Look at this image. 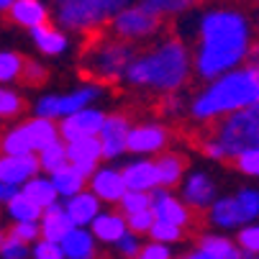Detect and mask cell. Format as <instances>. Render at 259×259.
<instances>
[{"label":"cell","mask_w":259,"mask_h":259,"mask_svg":"<svg viewBox=\"0 0 259 259\" xmlns=\"http://www.w3.org/2000/svg\"><path fill=\"white\" fill-rule=\"evenodd\" d=\"M193 75L203 82L249 64L251 49L256 47L254 21L244 8L231 3H215L200 11L193 26Z\"/></svg>","instance_id":"obj_1"},{"label":"cell","mask_w":259,"mask_h":259,"mask_svg":"<svg viewBox=\"0 0 259 259\" xmlns=\"http://www.w3.org/2000/svg\"><path fill=\"white\" fill-rule=\"evenodd\" d=\"M190 80H193L190 47L177 36H167V39L154 41L149 49L136 52L123 77V82H128L131 88L159 93L162 98L182 93Z\"/></svg>","instance_id":"obj_2"},{"label":"cell","mask_w":259,"mask_h":259,"mask_svg":"<svg viewBox=\"0 0 259 259\" xmlns=\"http://www.w3.org/2000/svg\"><path fill=\"white\" fill-rule=\"evenodd\" d=\"M254 103H259V75L254 64H244L205 82L190 98L188 116L198 123H215Z\"/></svg>","instance_id":"obj_3"},{"label":"cell","mask_w":259,"mask_h":259,"mask_svg":"<svg viewBox=\"0 0 259 259\" xmlns=\"http://www.w3.org/2000/svg\"><path fill=\"white\" fill-rule=\"evenodd\" d=\"M134 57H136V47L116 39V36H110L103 28L88 39L80 54V69L90 82H98L105 88L126 77V69L134 62Z\"/></svg>","instance_id":"obj_4"},{"label":"cell","mask_w":259,"mask_h":259,"mask_svg":"<svg viewBox=\"0 0 259 259\" xmlns=\"http://www.w3.org/2000/svg\"><path fill=\"white\" fill-rule=\"evenodd\" d=\"M136 0H72V3L52 8V18L64 33L93 36L108 26V21Z\"/></svg>","instance_id":"obj_5"},{"label":"cell","mask_w":259,"mask_h":259,"mask_svg":"<svg viewBox=\"0 0 259 259\" xmlns=\"http://www.w3.org/2000/svg\"><path fill=\"white\" fill-rule=\"evenodd\" d=\"M213 139L224 146L229 159L244 152H259V103L215 121Z\"/></svg>","instance_id":"obj_6"},{"label":"cell","mask_w":259,"mask_h":259,"mask_svg":"<svg viewBox=\"0 0 259 259\" xmlns=\"http://www.w3.org/2000/svg\"><path fill=\"white\" fill-rule=\"evenodd\" d=\"M103 98V85L98 82H80L77 88H72L69 93H47L33 103V113L36 118H47V121H62L77 110L93 108Z\"/></svg>","instance_id":"obj_7"},{"label":"cell","mask_w":259,"mask_h":259,"mask_svg":"<svg viewBox=\"0 0 259 259\" xmlns=\"http://www.w3.org/2000/svg\"><path fill=\"white\" fill-rule=\"evenodd\" d=\"M105 31L110 36H116V39L136 47L139 41L154 39V36L162 31V21L154 13H149L144 6L134 3V6L123 8L121 13H116L113 18H110L108 26H105Z\"/></svg>","instance_id":"obj_8"},{"label":"cell","mask_w":259,"mask_h":259,"mask_svg":"<svg viewBox=\"0 0 259 259\" xmlns=\"http://www.w3.org/2000/svg\"><path fill=\"white\" fill-rule=\"evenodd\" d=\"M169 128L159 121H144V123H131L128 131V141H126V152L152 159L159 157L162 152H167L169 146Z\"/></svg>","instance_id":"obj_9"},{"label":"cell","mask_w":259,"mask_h":259,"mask_svg":"<svg viewBox=\"0 0 259 259\" xmlns=\"http://www.w3.org/2000/svg\"><path fill=\"white\" fill-rule=\"evenodd\" d=\"M131 131V118L126 113H105V121L98 131V144H100V154L103 162H113L126 154V141Z\"/></svg>","instance_id":"obj_10"},{"label":"cell","mask_w":259,"mask_h":259,"mask_svg":"<svg viewBox=\"0 0 259 259\" xmlns=\"http://www.w3.org/2000/svg\"><path fill=\"white\" fill-rule=\"evenodd\" d=\"M218 198V185L205 169H188L180 182V200L190 210H208Z\"/></svg>","instance_id":"obj_11"},{"label":"cell","mask_w":259,"mask_h":259,"mask_svg":"<svg viewBox=\"0 0 259 259\" xmlns=\"http://www.w3.org/2000/svg\"><path fill=\"white\" fill-rule=\"evenodd\" d=\"M105 121V110L93 105V108H85V110H77L62 121H57V128H59V139L64 144H72V141H80V139H95L100 126Z\"/></svg>","instance_id":"obj_12"},{"label":"cell","mask_w":259,"mask_h":259,"mask_svg":"<svg viewBox=\"0 0 259 259\" xmlns=\"http://www.w3.org/2000/svg\"><path fill=\"white\" fill-rule=\"evenodd\" d=\"M152 198V213H154V221H162V224H172L177 229H188L190 221H193V213L190 208L180 200V195H175L172 190H164V188H157L149 193Z\"/></svg>","instance_id":"obj_13"},{"label":"cell","mask_w":259,"mask_h":259,"mask_svg":"<svg viewBox=\"0 0 259 259\" xmlns=\"http://www.w3.org/2000/svg\"><path fill=\"white\" fill-rule=\"evenodd\" d=\"M88 190L103 203L108 205H118V200L123 198L126 193V185H123V177H121V167H113V164H100L90 177H88Z\"/></svg>","instance_id":"obj_14"},{"label":"cell","mask_w":259,"mask_h":259,"mask_svg":"<svg viewBox=\"0 0 259 259\" xmlns=\"http://www.w3.org/2000/svg\"><path fill=\"white\" fill-rule=\"evenodd\" d=\"M39 175V162H36V154L28 157H8L0 154V182L8 185V188L21 190L23 185Z\"/></svg>","instance_id":"obj_15"},{"label":"cell","mask_w":259,"mask_h":259,"mask_svg":"<svg viewBox=\"0 0 259 259\" xmlns=\"http://www.w3.org/2000/svg\"><path fill=\"white\" fill-rule=\"evenodd\" d=\"M121 177H123L126 190H134V193H152V190L159 188L157 169H154V159L136 157V159L126 162V164L121 167Z\"/></svg>","instance_id":"obj_16"},{"label":"cell","mask_w":259,"mask_h":259,"mask_svg":"<svg viewBox=\"0 0 259 259\" xmlns=\"http://www.w3.org/2000/svg\"><path fill=\"white\" fill-rule=\"evenodd\" d=\"M208 215V224L215 229H224V231H239L241 226H246L249 221L244 215V210L239 208L234 195H224V198H215L213 205L205 210Z\"/></svg>","instance_id":"obj_17"},{"label":"cell","mask_w":259,"mask_h":259,"mask_svg":"<svg viewBox=\"0 0 259 259\" xmlns=\"http://www.w3.org/2000/svg\"><path fill=\"white\" fill-rule=\"evenodd\" d=\"M8 18L21 26V28H39L52 23V6L44 0H13V6L8 8Z\"/></svg>","instance_id":"obj_18"},{"label":"cell","mask_w":259,"mask_h":259,"mask_svg":"<svg viewBox=\"0 0 259 259\" xmlns=\"http://www.w3.org/2000/svg\"><path fill=\"white\" fill-rule=\"evenodd\" d=\"M67 164L75 167L82 177H90L103 164L98 139H80V141L67 144Z\"/></svg>","instance_id":"obj_19"},{"label":"cell","mask_w":259,"mask_h":259,"mask_svg":"<svg viewBox=\"0 0 259 259\" xmlns=\"http://www.w3.org/2000/svg\"><path fill=\"white\" fill-rule=\"evenodd\" d=\"M62 208H64L67 218L72 221V226H75V229H88L93 221H95V215L103 210L100 200H98L88 188L80 190L77 195H72V198L62 200Z\"/></svg>","instance_id":"obj_20"},{"label":"cell","mask_w":259,"mask_h":259,"mask_svg":"<svg viewBox=\"0 0 259 259\" xmlns=\"http://www.w3.org/2000/svg\"><path fill=\"white\" fill-rule=\"evenodd\" d=\"M31 33V44L39 49V54L44 57H62L69 52L72 41H69V33H64L59 26L54 23H47V26H39L28 31Z\"/></svg>","instance_id":"obj_21"},{"label":"cell","mask_w":259,"mask_h":259,"mask_svg":"<svg viewBox=\"0 0 259 259\" xmlns=\"http://www.w3.org/2000/svg\"><path fill=\"white\" fill-rule=\"evenodd\" d=\"M88 229H90V234H93L95 241H100V244H113V246L128 234L126 218H123L118 210H100Z\"/></svg>","instance_id":"obj_22"},{"label":"cell","mask_w":259,"mask_h":259,"mask_svg":"<svg viewBox=\"0 0 259 259\" xmlns=\"http://www.w3.org/2000/svg\"><path fill=\"white\" fill-rule=\"evenodd\" d=\"M154 169H157V182L159 188L172 190L182 182L185 172H188V162L177 152H162L159 157H154Z\"/></svg>","instance_id":"obj_23"},{"label":"cell","mask_w":259,"mask_h":259,"mask_svg":"<svg viewBox=\"0 0 259 259\" xmlns=\"http://www.w3.org/2000/svg\"><path fill=\"white\" fill-rule=\"evenodd\" d=\"M72 229H75V226H72V221L67 218L62 203H54L52 208L41 210V218H39V234H41V239L59 244Z\"/></svg>","instance_id":"obj_24"},{"label":"cell","mask_w":259,"mask_h":259,"mask_svg":"<svg viewBox=\"0 0 259 259\" xmlns=\"http://www.w3.org/2000/svg\"><path fill=\"white\" fill-rule=\"evenodd\" d=\"M59 249L64 259H95L98 256V241L93 239L90 229H72L59 241Z\"/></svg>","instance_id":"obj_25"},{"label":"cell","mask_w":259,"mask_h":259,"mask_svg":"<svg viewBox=\"0 0 259 259\" xmlns=\"http://www.w3.org/2000/svg\"><path fill=\"white\" fill-rule=\"evenodd\" d=\"M26 139H28V146H31V152H41L44 146H49L52 141L59 139V128H57V121H47V118H28L21 123Z\"/></svg>","instance_id":"obj_26"},{"label":"cell","mask_w":259,"mask_h":259,"mask_svg":"<svg viewBox=\"0 0 259 259\" xmlns=\"http://www.w3.org/2000/svg\"><path fill=\"white\" fill-rule=\"evenodd\" d=\"M47 177H49V182L54 185V193H57L59 200H67V198L77 195L80 190L88 188V177H82L75 167H69V164L54 169V172L47 175Z\"/></svg>","instance_id":"obj_27"},{"label":"cell","mask_w":259,"mask_h":259,"mask_svg":"<svg viewBox=\"0 0 259 259\" xmlns=\"http://www.w3.org/2000/svg\"><path fill=\"white\" fill-rule=\"evenodd\" d=\"M21 195H26L39 210H47V208H52L54 203H59V198H57V193H54V185L49 182L47 175L31 177L23 188H21Z\"/></svg>","instance_id":"obj_28"},{"label":"cell","mask_w":259,"mask_h":259,"mask_svg":"<svg viewBox=\"0 0 259 259\" xmlns=\"http://www.w3.org/2000/svg\"><path fill=\"white\" fill-rule=\"evenodd\" d=\"M136 3L144 6L149 13H154L159 21H164V18L188 16L195 6L203 3V0H136Z\"/></svg>","instance_id":"obj_29"},{"label":"cell","mask_w":259,"mask_h":259,"mask_svg":"<svg viewBox=\"0 0 259 259\" xmlns=\"http://www.w3.org/2000/svg\"><path fill=\"white\" fill-rule=\"evenodd\" d=\"M198 249L205 251V254H210L213 259H244V254L239 251V246L229 236H221V234H205V236H200Z\"/></svg>","instance_id":"obj_30"},{"label":"cell","mask_w":259,"mask_h":259,"mask_svg":"<svg viewBox=\"0 0 259 259\" xmlns=\"http://www.w3.org/2000/svg\"><path fill=\"white\" fill-rule=\"evenodd\" d=\"M6 210H8V218L13 224H39V218H41V210L26 195H21V190L6 203Z\"/></svg>","instance_id":"obj_31"},{"label":"cell","mask_w":259,"mask_h":259,"mask_svg":"<svg viewBox=\"0 0 259 259\" xmlns=\"http://www.w3.org/2000/svg\"><path fill=\"white\" fill-rule=\"evenodd\" d=\"M36 162H39V172L52 175L54 169L67 164V144L62 139L52 141L49 146H44L41 152H36Z\"/></svg>","instance_id":"obj_32"},{"label":"cell","mask_w":259,"mask_h":259,"mask_svg":"<svg viewBox=\"0 0 259 259\" xmlns=\"http://www.w3.org/2000/svg\"><path fill=\"white\" fill-rule=\"evenodd\" d=\"M23 64H26V59L18 52H11V49L0 52V85L6 88V85L18 82L21 72H23Z\"/></svg>","instance_id":"obj_33"},{"label":"cell","mask_w":259,"mask_h":259,"mask_svg":"<svg viewBox=\"0 0 259 259\" xmlns=\"http://www.w3.org/2000/svg\"><path fill=\"white\" fill-rule=\"evenodd\" d=\"M239 251L244 256H259V221H254V224H246L236 231V241Z\"/></svg>","instance_id":"obj_34"},{"label":"cell","mask_w":259,"mask_h":259,"mask_svg":"<svg viewBox=\"0 0 259 259\" xmlns=\"http://www.w3.org/2000/svg\"><path fill=\"white\" fill-rule=\"evenodd\" d=\"M23 108H26V103H23L21 93H16L13 88H3V85H0V118H3V121L16 118V116L23 113Z\"/></svg>","instance_id":"obj_35"},{"label":"cell","mask_w":259,"mask_h":259,"mask_svg":"<svg viewBox=\"0 0 259 259\" xmlns=\"http://www.w3.org/2000/svg\"><path fill=\"white\" fill-rule=\"evenodd\" d=\"M239 208L244 210L246 221L249 224H254V221H259V188H239L234 193Z\"/></svg>","instance_id":"obj_36"},{"label":"cell","mask_w":259,"mask_h":259,"mask_svg":"<svg viewBox=\"0 0 259 259\" xmlns=\"http://www.w3.org/2000/svg\"><path fill=\"white\" fill-rule=\"evenodd\" d=\"M118 205H121V215H134V213H141V210H152V198H149V193L126 190L123 198L118 200Z\"/></svg>","instance_id":"obj_37"},{"label":"cell","mask_w":259,"mask_h":259,"mask_svg":"<svg viewBox=\"0 0 259 259\" xmlns=\"http://www.w3.org/2000/svg\"><path fill=\"white\" fill-rule=\"evenodd\" d=\"M149 236H152V241H157V244L172 246V244L182 241L185 229H177V226H172V224H162V221H154V226L149 229Z\"/></svg>","instance_id":"obj_38"},{"label":"cell","mask_w":259,"mask_h":259,"mask_svg":"<svg viewBox=\"0 0 259 259\" xmlns=\"http://www.w3.org/2000/svg\"><path fill=\"white\" fill-rule=\"evenodd\" d=\"M21 80L31 88H39L49 80V67H44L41 62H33V59H26L23 64V72H21Z\"/></svg>","instance_id":"obj_39"},{"label":"cell","mask_w":259,"mask_h":259,"mask_svg":"<svg viewBox=\"0 0 259 259\" xmlns=\"http://www.w3.org/2000/svg\"><path fill=\"white\" fill-rule=\"evenodd\" d=\"M126 218V229L134 236H149V229L154 226V213L152 210H141L134 215H123Z\"/></svg>","instance_id":"obj_40"},{"label":"cell","mask_w":259,"mask_h":259,"mask_svg":"<svg viewBox=\"0 0 259 259\" xmlns=\"http://www.w3.org/2000/svg\"><path fill=\"white\" fill-rule=\"evenodd\" d=\"M188 103H190V98H185L182 93L164 95V98H162V113H164V116H172V118L188 116Z\"/></svg>","instance_id":"obj_41"},{"label":"cell","mask_w":259,"mask_h":259,"mask_svg":"<svg viewBox=\"0 0 259 259\" xmlns=\"http://www.w3.org/2000/svg\"><path fill=\"white\" fill-rule=\"evenodd\" d=\"M8 236L11 239H16V241H21V244H36L41 239V234H39V224H13L11 229H8Z\"/></svg>","instance_id":"obj_42"},{"label":"cell","mask_w":259,"mask_h":259,"mask_svg":"<svg viewBox=\"0 0 259 259\" xmlns=\"http://www.w3.org/2000/svg\"><path fill=\"white\" fill-rule=\"evenodd\" d=\"M234 164L241 175L246 177H259V152H244L239 157H234Z\"/></svg>","instance_id":"obj_43"},{"label":"cell","mask_w":259,"mask_h":259,"mask_svg":"<svg viewBox=\"0 0 259 259\" xmlns=\"http://www.w3.org/2000/svg\"><path fill=\"white\" fill-rule=\"evenodd\" d=\"M31 256H33V259H64V254H62L59 244H54V241H47V239H39V241L33 244V249H31Z\"/></svg>","instance_id":"obj_44"},{"label":"cell","mask_w":259,"mask_h":259,"mask_svg":"<svg viewBox=\"0 0 259 259\" xmlns=\"http://www.w3.org/2000/svg\"><path fill=\"white\" fill-rule=\"evenodd\" d=\"M134 259H172V249L164 244H157V241H146V244H141V249Z\"/></svg>","instance_id":"obj_45"},{"label":"cell","mask_w":259,"mask_h":259,"mask_svg":"<svg viewBox=\"0 0 259 259\" xmlns=\"http://www.w3.org/2000/svg\"><path fill=\"white\" fill-rule=\"evenodd\" d=\"M28 254H31L28 246L16 241V239H11V236H6V241L0 244V256L3 259H28Z\"/></svg>","instance_id":"obj_46"},{"label":"cell","mask_w":259,"mask_h":259,"mask_svg":"<svg viewBox=\"0 0 259 259\" xmlns=\"http://www.w3.org/2000/svg\"><path fill=\"white\" fill-rule=\"evenodd\" d=\"M200 149H203V154H205L208 159H213V162H229V157H226V152H224V146H221L213 136L203 139Z\"/></svg>","instance_id":"obj_47"},{"label":"cell","mask_w":259,"mask_h":259,"mask_svg":"<svg viewBox=\"0 0 259 259\" xmlns=\"http://www.w3.org/2000/svg\"><path fill=\"white\" fill-rule=\"evenodd\" d=\"M116 249H118V254H121L123 259H134V256L139 254V249H141V241H139V236L126 234V236L116 244Z\"/></svg>","instance_id":"obj_48"},{"label":"cell","mask_w":259,"mask_h":259,"mask_svg":"<svg viewBox=\"0 0 259 259\" xmlns=\"http://www.w3.org/2000/svg\"><path fill=\"white\" fill-rule=\"evenodd\" d=\"M18 190L16 188H8V185H3V182H0V205H6L13 195H16Z\"/></svg>","instance_id":"obj_49"},{"label":"cell","mask_w":259,"mask_h":259,"mask_svg":"<svg viewBox=\"0 0 259 259\" xmlns=\"http://www.w3.org/2000/svg\"><path fill=\"white\" fill-rule=\"evenodd\" d=\"M249 64H254V67H259V41H256V47L251 49V57H249Z\"/></svg>","instance_id":"obj_50"},{"label":"cell","mask_w":259,"mask_h":259,"mask_svg":"<svg viewBox=\"0 0 259 259\" xmlns=\"http://www.w3.org/2000/svg\"><path fill=\"white\" fill-rule=\"evenodd\" d=\"M11 6H13V0H0V13H8Z\"/></svg>","instance_id":"obj_51"},{"label":"cell","mask_w":259,"mask_h":259,"mask_svg":"<svg viewBox=\"0 0 259 259\" xmlns=\"http://www.w3.org/2000/svg\"><path fill=\"white\" fill-rule=\"evenodd\" d=\"M64 3H72V0H52V6L57 8V6H64Z\"/></svg>","instance_id":"obj_52"},{"label":"cell","mask_w":259,"mask_h":259,"mask_svg":"<svg viewBox=\"0 0 259 259\" xmlns=\"http://www.w3.org/2000/svg\"><path fill=\"white\" fill-rule=\"evenodd\" d=\"M3 241H6V231H3V229H0V244H3Z\"/></svg>","instance_id":"obj_53"},{"label":"cell","mask_w":259,"mask_h":259,"mask_svg":"<svg viewBox=\"0 0 259 259\" xmlns=\"http://www.w3.org/2000/svg\"><path fill=\"white\" fill-rule=\"evenodd\" d=\"M244 259H259V256H244Z\"/></svg>","instance_id":"obj_54"}]
</instances>
